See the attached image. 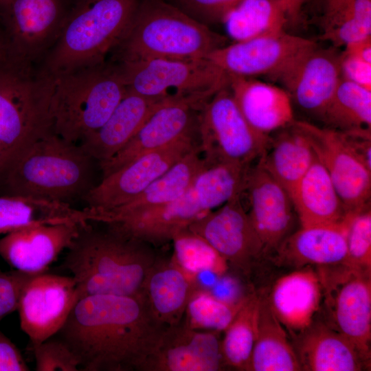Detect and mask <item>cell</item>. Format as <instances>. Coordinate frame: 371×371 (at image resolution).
Instances as JSON below:
<instances>
[{"instance_id": "obj_1", "label": "cell", "mask_w": 371, "mask_h": 371, "mask_svg": "<svg viewBox=\"0 0 371 371\" xmlns=\"http://www.w3.org/2000/svg\"><path fill=\"white\" fill-rule=\"evenodd\" d=\"M143 296L89 295L56 335L85 371H142L164 330Z\"/></svg>"}, {"instance_id": "obj_2", "label": "cell", "mask_w": 371, "mask_h": 371, "mask_svg": "<svg viewBox=\"0 0 371 371\" xmlns=\"http://www.w3.org/2000/svg\"><path fill=\"white\" fill-rule=\"evenodd\" d=\"M67 250L63 267L71 273L80 297L142 296L145 280L158 257L153 246L145 242L106 225L93 228L89 223L81 225Z\"/></svg>"}, {"instance_id": "obj_3", "label": "cell", "mask_w": 371, "mask_h": 371, "mask_svg": "<svg viewBox=\"0 0 371 371\" xmlns=\"http://www.w3.org/2000/svg\"><path fill=\"white\" fill-rule=\"evenodd\" d=\"M249 166L205 165L177 198L165 205L105 223L152 246L164 245L197 219L240 195Z\"/></svg>"}, {"instance_id": "obj_4", "label": "cell", "mask_w": 371, "mask_h": 371, "mask_svg": "<svg viewBox=\"0 0 371 371\" xmlns=\"http://www.w3.org/2000/svg\"><path fill=\"white\" fill-rule=\"evenodd\" d=\"M80 145L55 133L40 139L11 161L0 194L69 203L95 185L93 161Z\"/></svg>"}, {"instance_id": "obj_5", "label": "cell", "mask_w": 371, "mask_h": 371, "mask_svg": "<svg viewBox=\"0 0 371 371\" xmlns=\"http://www.w3.org/2000/svg\"><path fill=\"white\" fill-rule=\"evenodd\" d=\"M225 38L166 0H140L126 34L113 51L115 61L205 58Z\"/></svg>"}, {"instance_id": "obj_6", "label": "cell", "mask_w": 371, "mask_h": 371, "mask_svg": "<svg viewBox=\"0 0 371 371\" xmlns=\"http://www.w3.org/2000/svg\"><path fill=\"white\" fill-rule=\"evenodd\" d=\"M140 0H75L42 67L56 75L105 61L122 41Z\"/></svg>"}, {"instance_id": "obj_7", "label": "cell", "mask_w": 371, "mask_h": 371, "mask_svg": "<svg viewBox=\"0 0 371 371\" xmlns=\"http://www.w3.org/2000/svg\"><path fill=\"white\" fill-rule=\"evenodd\" d=\"M52 78L53 131L73 143L100 128L126 92L114 62L79 67Z\"/></svg>"}, {"instance_id": "obj_8", "label": "cell", "mask_w": 371, "mask_h": 371, "mask_svg": "<svg viewBox=\"0 0 371 371\" xmlns=\"http://www.w3.org/2000/svg\"><path fill=\"white\" fill-rule=\"evenodd\" d=\"M52 75L41 66L11 59L0 66V141L11 161L54 133Z\"/></svg>"}, {"instance_id": "obj_9", "label": "cell", "mask_w": 371, "mask_h": 371, "mask_svg": "<svg viewBox=\"0 0 371 371\" xmlns=\"http://www.w3.org/2000/svg\"><path fill=\"white\" fill-rule=\"evenodd\" d=\"M127 91L157 99H182L203 106L228 86V76L206 58H153L114 62Z\"/></svg>"}, {"instance_id": "obj_10", "label": "cell", "mask_w": 371, "mask_h": 371, "mask_svg": "<svg viewBox=\"0 0 371 371\" xmlns=\"http://www.w3.org/2000/svg\"><path fill=\"white\" fill-rule=\"evenodd\" d=\"M198 144L205 164L249 166L259 158L270 135L256 131L238 109L228 87L216 92L199 115Z\"/></svg>"}, {"instance_id": "obj_11", "label": "cell", "mask_w": 371, "mask_h": 371, "mask_svg": "<svg viewBox=\"0 0 371 371\" xmlns=\"http://www.w3.org/2000/svg\"><path fill=\"white\" fill-rule=\"evenodd\" d=\"M67 9L63 0H9L0 11V25L12 59L35 63L56 41Z\"/></svg>"}, {"instance_id": "obj_12", "label": "cell", "mask_w": 371, "mask_h": 371, "mask_svg": "<svg viewBox=\"0 0 371 371\" xmlns=\"http://www.w3.org/2000/svg\"><path fill=\"white\" fill-rule=\"evenodd\" d=\"M197 144L194 133L170 145L144 154L102 177L82 198L95 212L120 207L141 193Z\"/></svg>"}, {"instance_id": "obj_13", "label": "cell", "mask_w": 371, "mask_h": 371, "mask_svg": "<svg viewBox=\"0 0 371 371\" xmlns=\"http://www.w3.org/2000/svg\"><path fill=\"white\" fill-rule=\"evenodd\" d=\"M188 228L213 247L228 267L245 276L249 274L254 264L265 254L240 195L203 216Z\"/></svg>"}, {"instance_id": "obj_14", "label": "cell", "mask_w": 371, "mask_h": 371, "mask_svg": "<svg viewBox=\"0 0 371 371\" xmlns=\"http://www.w3.org/2000/svg\"><path fill=\"white\" fill-rule=\"evenodd\" d=\"M80 297L72 276L44 272L30 278L23 288L16 311L32 345L56 335Z\"/></svg>"}, {"instance_id": "obj_15", "label": "cell", "mask_w": 371, "mask_h": 371, "mask_svg": "<svg viewBox=\"0 0 371 371\" xmlns=\"http://www.w3.org/2000/svg\"><path fill=\"white\" fill-rule=\"evenodd\" d=\"M295 122L307 135L347 212L352 214L370 207L371 170L352 151L342 133L305 121Z\"/></svg>"}, {"instance_id": "obj_16", "label": "cell", "mask_w": 371, "mask_h": 371, "mask_svg": "<svg viewBox=\"0 0 371 371\" xmlns=\"http://www.w3.org/2000/svg\"><path fill=\"white\" fill-rule=\"evenodd\" d=\"M315 42L285 31L236 41L206 56L227 76H270L276 79Z\"/></svg>"}, {"instance_id": "obj_17", "label": "cell", "mask_w": 371, "mask_h": 371, "mask_svg": "<svg viewBox=\"0 0 371 371\" xmlns=\"http://www.w3.org/2000/svg\"><path fill=\"white\" fill-rule=\"evenodd\" d=\"M241 195L246 196V212L264 247L276 251L293 232L298 219L286 190L266 170L260 157L248 168Z\"/></svg>"}, {"instance_id": "obj_18", "label": "cell", "mask_w": 371, "mask_h": 371, "mask_svg": "<svg viewBox=\"0 0 371 371\" xmlns=\"http://www.w3.org/2000/svg\"><path fill=\"white\" fill-rule=\"evenodd\" d=\"M344 266L343 271L333 273L330 277L320 274L333 329L370 355V271Z\"/></svg>"}, {"instance_id": "obj_19", "label": "cell", "mask_w": 371, "mask_h": 371, "mask_svg": "<svg viewBox=\"0 0 371 371\" xmlns=\"http://www.w3.org/2000/svg\"><path fill=\"white\" fill-rule=\"evenodd\" d=\"M276 79L284 85L293 104L321 120L341 79L339 55L315 43Z\"/></svg>"}, {"instance_id": "obj_20", "label": "cell", "mask_w": 371, "mask_h": 371, "mask_svg": "<svg viewBox=\"0 0 371 371\" xmlns=\"http://www.w3.org/2000/svg\"><path fill=\"white\" fill-rule=\"evenodd\" d=\"M203 106L182 99L162 101L117 153L99 164L102 177L144 154L167 146L194 133L198 129L199 113H197Z\"/></svg>"}, {"instance_id": "obj_21", "label": "cell", "mask_w": 371, "mask_h": 371, "mask_svg": "<svg viewBox=\"0 0 371 371\" xmlns=\"http://www.w3.org/2000/svg\"><path fill=\"white\" fill-rule=\"evenodd\" d=\"M218 332L200 330L181 320L166 327L142 371H218L225 368Z\"/></svg>"}, {"instance_id": "obj_22", "label": "cell", "mask_w": 371, "mask_h": 371, "mask_svg": "<svg viewBox=\"0 0 371 371\" xmlns=\"http://www.w3.org/2000/svg\"><path fill=\"white\" fill-rule=\"evenodd\" d=\"M84 224L39 225L13 231L0 238V256L15 270L44 273L70 246Z\"/></svg>"}, {"instance_id": "obj_23", "label": "cell", "mask_w": 371, "mask_h": 371, "mask_svg": "<svg viewBox=\"0 0 371 371\" xmlns=\"http://www.w3.org/2000/svg\"><path fill=\"white\" fill-rule=\"evenodd\" d=\"M296 336L294 349L302 370L361 371L370 367V355L326 324L313 322Z\"/></svg>"}, {"instance_id": "obj_24", "label": "cell", "mask_w": 371, "mask_h": 371, "mask_svg": "<svg viewBox=\"0 0 371 371\" xmlns=\"http://www.w3.org/2000/svg\"><path fill=\"white\" fill-rule=\"evenodd\" d=\"M228 88L249 125L271 135L293 123L291 97L284 89L251 77L228 76Z\"/></svg>"}, {"instance_id": "obj_25", "label": "cell", "mask_w": 371, "mask_h": 371, "mask_svg": "<svg viewBox=\"0 0 371 371\" xmlns=\"http://www.w3.org/2000/svg\"><path fill=\"white\" fill-rule=\"evenodd\" d=\"M199 286L197 278L183 269L172 256H158L145 280L142 296L155 317L168 327L181 322Z\"/></svg>"}, {"instance_id": "obj_26", "label": "cell", "mask_w": 371, "mask_h": 371, "mask_svg": "<svg viewBox=\"0 0 371 371\" xmlns=\"http://www.w3.org/2000/svg\"><path fill=\"white\" fill-rule=\"evenodd\" d=\"M164 100L126 90L105 122L83 139L80 146L98 164L109 160L133 138Z\"/></svg>"}, {"instance_id": "obj_27", "label": "cell", "mask_w": 371, "mask_h": 371, "mask_svg": "<svg viewBox=\"0 0 371 371\" xmlns=\"http://www.w3.org/2000/svg\"><path fill=\"white\" fill-rule=\"evenodd\" d=\"M323 291L320 274L308 267L279 278L268 301L284 328L296 336L313 322Z\"/></svg>"}, {"instance_id": "obj_28", "label": "cell", "mask_w": 371, "mask_h": 371, "mask_svg": "<svg viewBox=\"0 0 371 371\" xmlns=\"http://www.w3.org/2000/svg\"><path fill=\"white\" fill-rule=\"evenodd\" d=\"M205 165L197 144L134 199L120 207L96 212L98 222L110 223L166 205L184 192Z\"/></svg>"}, {"instance_id": "obj_29", "label": "cell", "mask_w": 371, "mask_h": 371, "mask_svg": "<svg viewBox=\"0 0 371 371\" xmlns=\"http://www.w3.org/2000/svg\"><path fill=\"white\" fill-rule=\"evenodd\" d=\"M348 221L341 225L301 227L276 249L278 259L296 266L343 265L347 257Z\"/></svg>"}, {"instance_id": "obj_30", "label": "cell", "mask_w": 371, "mask_h": 371, "mask_svg": "<svg viewBox=\"0 0 371 371\" xmlns=\"http://www.w3.org/2000/svg\"><path fill=\"white\" fill-rule=\"evenodd\" d=\"M291 198L301 227L341 225L346 223L350 216L328 172L317 158L295 186Z\"/></svg>"}, {"instance_id": "obj_31", "label": "cell", "mask_w": 371, "mask_h": 371, "mask_svg": "<svg viewBox=\"0 0 371 371\" xmlns=\"http://www.w3.org/2000/svg\"><path fill=\"white\" fill-rule=\"evenodd\" d=\"M276 132L270 135L260 159L291 196L317 157L307 135L295 120Z\"/></svg>"}, {"instance_id": "obj_32", "label": "cell", "mask_w": 371, "mask_h": 371, "mask_svg": "<svg viewBox=\"0 0 371 371\" xmlns=\"http://www.w3.org/2000/svg\"><path fill=\"white\" fill-rule=\"evenodd\" d=\"M89 208L31 196L0 194V235L34 225L94 221Z\"/></svg>"}, {"instance_id": "obj_33", "label": "cell", "mask_w": 371, "mask_h": 371, "mask_svg": "<svg viewBox=\"0 0 371 371\" xmlns=\"http://www.w3.org/2000/svg\"><path fill=\"white\" fill-rule=\"evenodd\" d=\"M302 370L284 327L267 297L259 295L256 334L249 371Z\"/></svg>"}, {"instance_id": "obj_34", "label": "cell", "mask_w": 371, "mask_h": 371, "mask_svg": "<svg viewBox=\"0 0 371 371\" xmlns=\"http://www.w3.org/2000/svg\"><path fill=\"white\" fill-rule=\"evenodd\" d=\"M298 10L290 0H241L224 17L225 30L235 41L284 32Z\"/></svg>"}, {"instance_id": "obj_35", "label": "cell", "mask_w": 371, "mask_h": 371, "mask_svg": "<svg viewBox=\"0 0 371 371\" xmlns=\"http://www.w3.org/2000/svg\"><path fill=\"white\" fill-rule=\"evenodd\" d=\"M320 27L335 47L371 36V0H322Z\"/></svg>"}, {"instance_id": "obj_36", "label": "cell", "mask_w": 371, "mask_h": 371, "mask_svg": "<svg viewBox=\"0 0 371 371\" xmlns=\"http://www.w3.org/2000/svg\"><path fill=\"white\" fill-rule=\"evenodd\" d=\"M321 121L339 132L371 134V90L341 77Z\"/></svg>"}, {"instance_id": "obj_37", "label": "cell", "mask_w": 371, "mask_h": 371, "mask_svg": "<svg viewBox=\"0 0 371 371\" xmlns=\"http://www.w3.org/2000/svg\"><path fill=\"white\" fill-rule=\"evenodd\" d=\"M258 302L259 295H247L225 330L221 347L225 367L249 371L256 334Z\"/></svg>"}, {"instance_id": "obj_38", "label": "cell", "mask_w": 371, "mask_h": 371, "mask_svg": "<svg viewBox=\"0 0 371 371\" xmlns=\"http://www.w3.org/2000/svg\"><path fill=\"white\" fill-rule=\"evenodd\" d=\"M245 297L237 304H229L199 286L192 293L182 320L194 329L218 333L225 331Z\"/></svg>"}, {"instance_id": "obj_39", "label": "cell", "mask_w": 371, "mask_h": 371, "mask_svg": "<svg viewBox=\"0 0 371 371\" xmlns=\"http://www.w3.org/2000/svg\"><path fill=\"white\" fill-rule=\"evenodd\" d=\"M171 242L173 259L183 269L195 277L204 272H212L219 276L228 268L213 247L188 228L177 233Z\"/></svg>"}, {"instance_id": "obj_40", "label": "cell", "mask_w": 371, "mask_h": 371, "mask_svg": "<svg viewBox=\"0 0 371 371\" xmlns=\"http://www.w3.org/2000/svg\"><path fill=\"white\" fill-rule=\"evenodd\" d=\"M347 257L344 265L371 271L370 207L350 214L346 233Z\"/></svg>"}, {"instance_id": "obj_41", "label": "cell", "mask_w": 371, "mask_h": 371, "mask_svg": "<svg viewBox=\"0 0 371 371\" xmlns=\"http://www.w3.org/2000/svg\"><path fill=\"white\" fill-rule=\"evenodd\" d=\"M37 371H77L79 361L69 346L54 335L32 345Z\"/></svg>"}, {"instance_id": "obj_42", "label": "cell", "mask_w": 371, "mask_h": 371, "mask_svg": "<svg viewBox=\"0 0 371 371\" xmlns=\"http://www.w3.org/2000/svg\"><path fill=\"white\" fill-rule=\"evenodd\" d=\"M241 0H172L184 13L208 26L222 22L227 12Z\"/></svg>"}, {"instance_id": "obj_43", "label": "cell", "mask_w": 371, "mask_h": 371, "mask_svg": "<svg viewBox=\"0 0 371 371\" xmlns=\"http://www.w3.org/2000/svg\"><path fill=\"white\" fill-rule=\"evenodd\" d=\"M35 275L15 269L0 270V320L17 310L23 288Z\"/></svg>"}, {"instance_id": "obj_44", "label": "cell", "mask_w": 371, "mask_h": 371, "mask_svg": "<svg viewBox=\"0 0 371 371\" xmlns=\"http://www.w3.org/2000/svg\"><path fill=\"white\" fill-rule=\"evenodd\" d=\"M339 63L342 78L371 90V63L344 52Z\"/></svg>"}, {"instance_id": "obj_45", "label": "cell", "mask_w": 371, "mask_h": 371, "mask_svg": "<svg viewBox=\"0 0 371 371\" xmlns=\"http://www.w3.org/2000/svg\"><path fill=\"white\" fill-rule=\"evenodd\" d=\"M30 370L20 350L0 330V371Z\"/></svg>"}, {"instance_id": "obj_46", "label": "cell", "mask_w": 371, "mask_h": 371, "mask_svg": "<svg viewBox=\"0 0 371 371\" xmlns=\"http://www.w3.org/2000/svg\"><path fill=\"white\" fill-rule=\"evenodd\" d=\"M342 134L352 151L366 168L371 170V134L352 133H342Z\"/></svg>"}, {"instance_id": "obj_47", "label": "cell", "mask_w": 371, "mask_h": 371, "mask_svg": "<svg viewBox=\"0 0 371 371\" xmlns=\"http://www.w3.org/2000/svg\"><path fill=\"white\" fill-rule=\"evenodd\" d=\"M344 52L371 63V36L344 46Z\"/></svg>"}, {"instance_id": "obj_48", "label": "cell", "mask_w": 371, "mask_h": 371, "mask_svg": "<svg viewBox=\"0 0 371 371\" xmlns=\"http://www.w3.org/2000/svg\"><path fill=\"white\" fill-rule=\"evenodd\" d=\"M12 59L5 32L0 25V66Z\"/></svg>"}, {"instance_id": "obj_49", "label": "cell", "mask_w": 371, "mask_h": 371, "mask_svg": "<svg viewBox=\"0 0 371 371\" xmlns=\"http://www.w3.org/2000/svg\"><path fill=\"white\" fill-rule=\"evenodd\" d=\"M11 159L0 141V185L10 164Z\"/></svg>"}, {"instance_id": "obj_50", "label": "cell", "mask_w": 371, "mask_h": 371, "mask_svg": "<svg viewBox=\"0 0 371 371\" xmlns=\"http://www.w3.org/2000/svg\"><path fill=\"white\" fill-rule=\"evenodd\" d=\"M295 6L299 10L300 8L301 4L304 1V0H290Z\"/></svg>"}, {"instance_id": "obj_51", "label": "cell", "mask_w": 371, "mask_h": 371, "mask_svg": "<svg viewBox=\"0 0 371 371\" xmlns=\"http://www.w3.org/2000/svg\"><path fill=\"white\" fill-rule=\"evenodd\" d=\"M9 0H0V11L5 6Z\"/></svg>"}]
</instances>
